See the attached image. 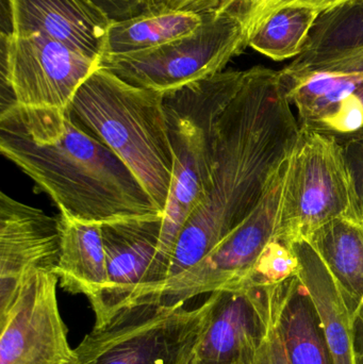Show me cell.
Returning a JSON list of instances; mask_svg holds the SVG:
<instances>
[{
    "instance_id": "obj_29",
    "label": "cell",
    "mask_w": 363,
    "mask_h": 364,
    "mask_svg": "<svg viewBox=\"0 0 363 364\" xmlns=\"http://www.w3.org/2000/svg\"><path fill=\"white\" fill-rule=\"evenodd\" d=\"M352 331L356 364H363V299L352 316Z\"/></svg>"
},
{
    "instance_id": "obj_6",
    "label": "cell",
    "mask_w": 363,
    "mask_h": 364,
    "mask_svg": "<svg viewBox=\"0 0 363 364\" xmlns=\"http://www.w3.org/2000/svg\"><path fill=\"white\" fill-rule=\"evenodd\" d=\"M211 308V295L195 309L185 304H131L85 336L75 348L74 364H190Z\"/></svg>"
},
{
    "instance_id": "obj_14",
    "label": "cell",
    "mask_w": 363,
    "mask_h": 364,
    "mask_svg": "<svg viewBox=\"0 0 363 364\" xmlns=\"http://www.w3.org/2000/svg\"><path fill=\"white\" fill-rule=\"evenodd\" d=\"M13 34H40L102 59L112 21L90 0H11Z\"/></svg>"
},
{
    "instance_id": "obj_16",
    "label": "cell",
    "mask_w": 363,
    "mask_h": 364,
    "mask_svg": "<svg viewBox=\"0 0 363 364\" xmlns=\"http://www.w3.org/2000/svg\"><path fill=\"white\" fill-rule=\"evenodd\" d=\"M291 246L300 261L298 276L315 304L334 364H356L352 316L334 278L306 240Z\"/></svg>"
},
{
    "instance_id": "obj_21",
    "label": "cell",
    "mask_w": 363,
    "mask_h": 364,
    "mask_svg": "<svg viewBox=\"0 0 363 364\" xmlns=\"http://www.w3.org/2000/svg\"><path fill=\"white\" fill-rule=\"evenodd\" d=\"M321 12L306 6H285L251 28L249 46L274 61L296 58Z\"/></svg>"
},
{
    "instance_id": "obj_33",
    "label": "cell",
    "mask_w": 363,
    "mask_h": 364,
    "mask_svg": "<svg viewBox=\"0 0 363 364\" xmlns=\"http://www.w3.org/2000/svg\"><path fill=\"white\" fill-rule=\"evenodd\" d=\"M360 2H362V6H363V0H360Z\"/></svg>"
},
{
    "instance_id": "obj_25",
    "label": "cell",
    "mask_w": 363,
    "mask_h": 364,
    "mask_svg": "<svg viewBox=\"0 0 363 364\" xmlns=\"http://www.w3.org/2000/svg\"><path fill=\"white\" fill-rule=\"evenodd\" d=\"M345 161L351 178L356 209L363 227V140L343 143Z\"/></svg>"
},
{
    "instance_id": "obj_4",
    "label": "cell",
    "mask_w": 363,
    "mask_h": 364,
    "mask_svg": "<svg viewBox=\"0 0 363 364\" xmlns=\"http://www.w3.org/2000/svg\"><path fill=\"white\" fill-rule=\"evenodd\" d=\"M68 110L125 164L164 213L174 171L164 93L134 87L99 66Z\"/></svg>"
},
{
    "instance_id": "obj_17",
    "label": "cell",
    "mask_w": 363,
    "mask_h": 364,
    "mask_svg": "<svg viewBox=\"0 0 363 364\" xmlns=\"http://www.w3.org/2000/svg\"><path fill=\"white\" fill-rule=\"evenodd\" d=\"M279 333L291 364H334L319 314L298 275L275 287Z\"/></svg>"
},
{
    "instance_id": "obj_31",
    "label": "cell",
    "mask_w": 363,
    "mask_h": 364,
    "mask_svg": "<svg viewBox=\"0 0 363 364\" xmlns=\"http://www.w3.org/2000/svg\"><path fill=\"white\" fill-rule=\"evenodd\" d=\"M190 364H253L251 359H234V360H215L195 356Z\"/></svg>"
},
{
    "instance_id": "obj_18",
    "label": "cell",
    "mask_w": 363,
    "mask_h": 364,
    "mask_svg": "<svg viewBox=\"0 0 363 364\" xmlns=\"http://www.w3.org/2000/svg\"><path fill=\"white\" fill-rule=\"evenodd\" d=\"M61 252L53 273L62 288L91 301L108 280L102 225L62 215Z\"/></svg>"
},
{
    "instance_id": "obj_11",
    "label": "cell",
    "mask_w": 363,
    "mask_h": 364,
    "mask_svg": "<svg viewBox=\"0 0 363 364\" xmlns=\"http://www.w3.org/2000/svg\"><path fill=\"white\" fill-rule=\"evenodd\" d=\"M162 223L163 216H151L102 225L108 280L99 295L90 301L95 314L94 327L104 326L153 288Z\"/></svg>"
},
{
    "instance_id": "obj_23",
    "label": "cell",
    "mask_w": 363,
    "mask_h": 364,
    "mask_svg": "<svg viewBox=\"0 0 363 364\" xmlns=\"http://www.w3.org/2000/svg\"><path fill=\"white\" fill-rule=\"evenodd\" d=\"M355 0H242L243 8L246 15L249 34L271 12L285 6H306L319 10L320 12L330 10L347 2Z\"/></svg>"
},
{
    "instance_id": "obj_5",
    "label": "cell",
    "mask_w": 363,
    "mask_h": 364,
    "mask_svg": "<svg viewBox=\"0 0 363 364\" xmlns=\"http://www.w3.org/2000/svg\"><path fill=\"white\" fill-rule=\"evenodd\" d=\"M246 46L249 27L242 4L225 0L208 11L191 33L149 50L104 55L99 66L134 87L168 93L224 72Z\"/></svg>"
},
{
    "instance_id": "obj_9",
    "label": "cell",
    "mask_w": 363,
    "mask_h": 364,
    "mask_svg": "<svg viewBox=\"0 0 363 364\" xmlns=\"http://www.w3.org/2000/svg\"><path fill=\"white\" fill-rule=\"evenodd\" d=\"M289 162L255 211L238 228L197 263L134 303L185 304L198 295L245 286L262 252L276 237Z\"/></svg>"
},
{
    "instance_id": "obj_15",
    "label": "cell",
    "mask_w": 363,
    "mask_h": 364,
    "mask_svg": "<svg viewBox=\"0 0 363 364\" xmlns=\"http://www.w3.org/2000/svg\"><path fill=\"white\" fill-rule=\"evenodd\" d=\"M279 72L285 78L315 73L363 72V6L360 0L322 12L302 53Z\"/></svg>"
},
{
    "instance_id": "obj_3",
    "label": "cell",
    "mask_w": 363,
    "mask_h": 364,
    "mask_svg": "<svg viewBox=\"0 0 363 364\" xmlns=\"http://www.w3.org/2000/svg\"><path fill=\"white\" fill-rule=\"evenodd\" d=\"M244 75L245 70H227L164 93L174 171L153 262L155 284L146 294L168 279L177 240L190 216L210 192L217 122L240 90Z\"/></svg>"
},
{
    "instance_id": "obj_30",
    "label": "cell",
    "mask_w": 363,
    "mask_h": 364,
    "mask_svg": "<svg viewBox=\"0 0 363 364\" xmlns=\"http://www.w3.org/2000/svg\"><path fill=\"white\" fill-rule=\"evenodd\" d=\"M4 36H12V6L11 0H1V32Z\"/></svg>"
},
{
    "instance_id": "obj_28",
    "label": "cell",
    "mask_w": 363,
    "mask_h": 364,
    "mask_svg": "<svg viewBox=\"0 0 363 364\" xmlns=\"http://www.w3.org/2000/svg\"><path fill=\"white\" fill-rule=\"evenodd\" d=\"M225 0H153L156 10H193L200 12L215 10L222 6Z\"/></svg>"
},
{
    "instance_id": "obj_10",
    "label": "cell",
    "mask_w": 363,
    "mask_h": 364,
    "mask_svg": "<svg viewBox=\"0 0 363 364\" xmlns=\"http://www.w3.org/2000/svg\"><path fill=\"white\" fill-rule=\"evenodd\" d=\"M58 282L53 272L38 271L0 301V364H74Z\"/></svg>"
},
{
    "instance_id": "obj_32",
    "label": "cell",
    "mask_w": 363,
    "mask_h": 364,
    "mask_svg": "<svg viewBox=\"0 0 363 364\" xmlns=\"http://www.w3.org/2000/svg\"><path fill=\"white\" fill-rule=\"evenodd\" d=\"M149 1H151V4H153V0H149ZM153 8H155V6H153Z\"/></svg>"
},
{
    "instance_id": "obj_27",
    "label": "cell",
    "mask_w": 363,
    "mask_h": 364,
    "mask_svg": "<svg viewBox=\"0 0 363 364\" xmlns=\"http://www.w3.org/2000/svg\"><path fill=\"white\" fill-rule=\"evenodd\" d=\"M112 21H124L156 10L149 0H90Z\"/></svg>"
},
{
    "instance_id": "obj_12",
    "label": "cell",
    "mask_w": 363,
    "mask_h": 364,
    "mask_svg": "<svg viewBox=\"0 0 363 364\" xmlns=\"http://www.w3.org/2000/svg\"><path fill=\"white\" fill-rule=\"evenodd\" d=\"M61 240V216L0 193V301L10 299L31 274L55 272Z\"/></svg>"
},
{
    "instance_id": "obj_7",
    "label": "cell",
    "mask_w": 363,
    "mask_h": 364,
    "mask_svg": "<svg viewBox=\"0 0 363 364\" xmlns=\"http://www.w3.org/2000/svg\"><path fill=\"white\" fill-rule=\"evenodd\" d=\"M359 223L343 145L300 129L290 158L276 239L291 244L336 218Z\"/></svg>"
},
{
    "instance_id": "obj_22",
    "label": "cell",
    "mask_w": 363,
    "mask_h": 364,
    "mask_svg": "<svg viewBox=\"0 0 363 364\" xmlns=\"http://www.w3.org/2000/svg\"><path fill=\"white\" fill-rule=\"evenodd\" d=\"M298 272L300 261L291 244L275 237L262 252L246 284L275 286L298 275Z\"/></svg>"
},
{
    "instance_id": "obj_1",
    "label": "cell",
    "mask_w": 363,
    "mask_h": 364,
    "mask_svg": "<svg viewBox=\"0 0 363 364\" xmlns=\"http://www.w3.org/2000/svg\"><path fill=\"white\" fill-rule=\"evenodd\" d=\"M298 134L279 72L264 66L245 70L217 122L210 192L177 240L168 279L204 258L255 211L291 157Z\"/></svg>"
},
{
    "instance_id": "obj_19",
    "label": "cell",
    "mask_w": 363,
    "mask_h": 364,
    "mask_svg": "<svg viewBox=\"0 0 363 364\" xmlns=\"http://www.w3.org/2000/svg\"><path fill=\"white\" fill-rule=\"evenodd\" d=\"M306 241L338 286L350 314L363 299V227L351 218H336L313 231Z\"/></svg>"
},
{
    "instance_id": "obj_2",
    "label": "cell",
    "mask_w": 363,
    "mask_h": 364,
    "mask_svg": "<svg viewBox=\"0 0 363 364\" xmlns=\"http://www.w3.org/2000/svg\"><path fill=\"white\" fill-rule=\"evenodd\" d=\"M0 151L62 215L102 225L163 216L134 173L70 111L29 115L1 106Z\"/></svg>"
},
{
    "instance_id": "obj_26",
    "label": "cell",
    "mask_w": 363,
    "mask_h": 364,
    "mask_svg": "<svg viewBox=\"0 0 363 364\" xmlns=\"http://www.w3.org/2000/svg\"><path fill=\"white\" fill-rule=\"evenodd\" d=\"M337 140L342 144L349 141L363 140V81L352 98Z\"/></svg>"
},
{
    "instance_id": "obj_20",
    "label": "cell",
    "mask_w": 363,
    "mask_h": 364,
    "mask_svg": "<svg viewBox=\"0 0 363 364\" xmlns=\"http://www.w3.org/2000/svg\"><path fill=\"white\" fill-rule=\"evenodd\" d=\"M207 12L157 9L112 21L102 57L140 53L173 42L197 29Z\"/></svg>"
},
{
    "instance_id": "obj_8",
    "label": "cell",
    "mask_w": 363,
    "mask_h": 364,
    "mask_svg": "<svg viewBox=\"0 0 363 364\" xmlns=\"http://www.w3.org/2000/svg\"><path fill=\"white\" fill-rule=\"evenodd\" d=\"M1 36V106L23 114L65 117L100 60L40 34Z\"/></svg>"
},
{
    "instance_id": "obj_24",
    "label": "cell",
    "mask_w": 363,
    "mask_h": 364,
    "mask_svg": "<svg viewBox=\"0 0 363 364\" xmlns=\"http://www.w3.org/2000/svg\"><path fill=\"white\" fill-rule=\"evenodd\" d=\"M275 286L271 289V316L268 331L254 355L253 364H291L286 353L283 339L277 326Z\"/></svg>"
},
{
    "instance_id": "obj_13",
    "label": "cell",
    "mask_w": 363,
    "mask_h": 364,
    "mask_svg": "<svg viewBox=\"0 0 363 364\" xmlns=\"http://www.w3.org/2000/svg\"><path fill=\"white\" fill-rule=\"evenodd\" d=\"M272 286H246L212 293L208 326L195 356L215 360L254 359L268 331Z\"/></svg>"
}]
</instances>
